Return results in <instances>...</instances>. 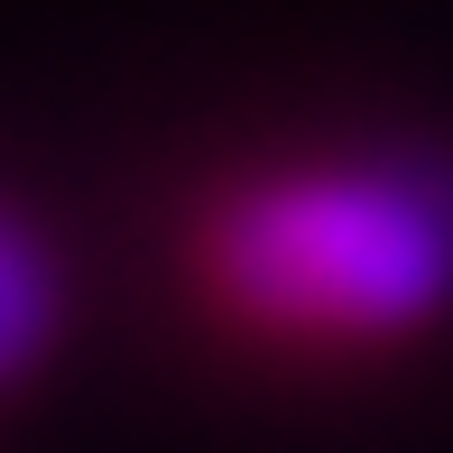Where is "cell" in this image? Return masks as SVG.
I'll use <instances>...</instances> for the list:
<instances>
[{"instance_id": "6da1fadb", "label": "cell", "mask_w": 453, "mask_h": 453, "mask_svg": "<svg viewBox=\"0 0 453 453\" xmlns=\"http://www.w3.org/2000/svg\"><path fill=\"white\" fill-rule=\"evenodd\" d=\"M203 287L269 342H407L453 305V185L398 157H305L213 203Z\"/></svg>"}, {"instance_id": "7a4b0ae2", "label": "cell", "mask_w": 453, "mask_h": 453, "mask_svg": "<svg viewBox=\"0 0 453 453\" xmlns=\"http://www.w3.org/2000/svg\"><path fill=\"white\" fill-rule=\"evenodd\" d=\"M0 334H10V361H37L56 334V269L37 232H10V250H0Z\"/></svg>"}]
</instances>
